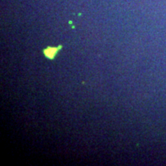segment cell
I'll list each match as a JSON object with an SVG mask.
<instances>
[{
    "mask_svg": "<svg viewBox=\"0 0 166 166\" xmlns=\"http://www.w3.org/2000/svg\"><path fill=\"white\" fill-rule=\"evenodd\" d=\"M62 49V46H59V47H47L43 50V53L45 56L49 59H53L55 56L57 52Z\"/></svg>",
    "mask_w": 166,
    "mask_h": 166,
    "instance_id": "6da1fadb",
    "label": "cell"
}]
</instances>
